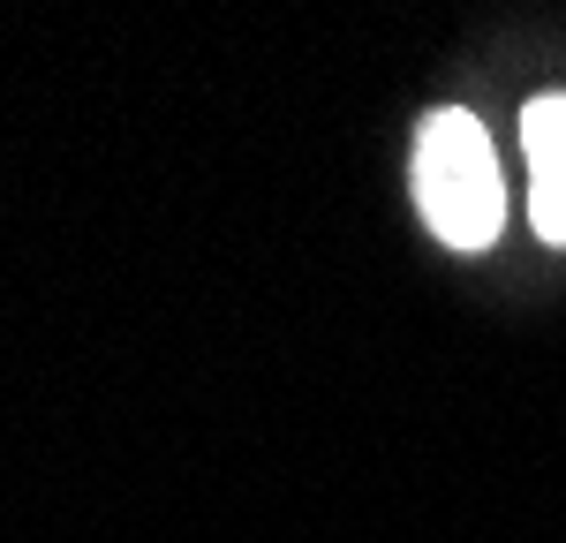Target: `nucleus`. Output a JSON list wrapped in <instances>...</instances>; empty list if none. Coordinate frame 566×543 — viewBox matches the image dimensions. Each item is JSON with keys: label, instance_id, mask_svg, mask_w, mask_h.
Segmentation results:
<instances>
[{"label": "nucleus", "instance_id": "nucleus-1", "mask_svg": "<svg viewBox=\"0 0 566 543\" xmlns=\"http://www.w3.org/2000/svg\"><path fill=\"white\" fill-rule=\"evenodd\" d=\"M408 181H416V212L453 257H483L506 234V174H499V143L469 106H431L416 121V151H408Z\"/></svg>", "mask_w": 566, "mask_h": 543}, {"label": "nucleus", "instance_id": "nucleus-2", "mask_svg": "<svg viewBox=\"0 0 566 543\" xmlns=\"http://www.w3.org/2000/svg\"><path fill=\"white\" fill-rule=\"evenodd\" d=\"M522 159H528V226H536V242L566 249V91H536L522 106Z\"/></svg>", "mask_w": 566, "mask_h": 543}]
</instances>
